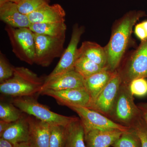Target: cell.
<instances>
[{
    "label": "cell",
    "mask_w": 147,
    "mask_h": 147,
    "mask_svg": "<svg viewBox=\"0 0 147 147\" xmlns=\"http://www.w3.org/2000/svg\"><path fill=\"white\" fill-rule=\"evenodd\" d=\"M87 147H109L114 144L124 131L116 129L85 130Z\"/></svg>",
    "instance_id": "15"
},
{
    "label": "cell",
    "mask_w": 147,
    "mask_h": 147,
    "mask_svg": "<svg viewBox=\"0 0 147 147\" xmlns=\"http://www.w3.org/2000/svg\"><path fill=\"white\" fill-rule=\"evenodd\" d=\"M39 94L51 96L60 105L67 107L81 106L88 108L91 103V98L85 88L59 91L45 90L40 92Z\"/></svg>",
    "instance_id": "11"
},
{
    "label": "cell",
    "mask_w": 147,
    "mask_h": 147,
    "mask_svg": "<svg viewBox=\"0 0 147 147\" xmlns=\"http://www.w3.org/2000/svg\"><path fill=\"white\" fill-rule=\"evenodd\" d=\"M68 108L78 114L85 130L116 129L125 131L130 128L117 123L100 113L86 107L71 106Z\"/></svg>",
    "instance_id": "8"
},
{
    "label": "cell",
    "mask_w": 147,
    "mask_h": 147,
    "mask_svg": "<svg viewBox=\"0 0 147 147\" xmlns=\"http://www.w3.org/2000/svg\"><path fill=\"white\" fill-rule=\"evenodd\" d=\"M121 84L120 76L116 70L106 86L88 108L109 118Z\"/></svg>",
    "instance_id": "10"
},
{
    "label": "cell",
    "mask_w": 147,
    "mask_h": 147,
    "mask_svg": "<svg viewBox=\"0 0 147 147\" xmlns=\"http://www.w3.org/2000/svg\"><path fill=\"white\" fill-rule=\"evenodd\" d=\"M29 28L34 33L54 37L65 36L67 26L65 22L59 23L31 24Z\"/></svg>",
    "instance_id": "20"
},
{
    "label": "cell",
    "mask_w": 147,
    "mask_h": 147,
    "mask_svg": "<svg viewBox=\"0 0 147 147\" xmlns=\"http://www.w3.org/2000/svg\"><path fill=\"white\" fill-rule=\"evenodd\" d=\"M0 19L14 28H29L31 23L28 15L21 13L17 4L7 2L0 5Z\"/></svg>",
    "instance_id": "16"
},
{
    "label": "cell",
    "mask_w": 147,
    "mask_h": 147,
    "mask_svg": "<svg viewBox=\"0 0 147 147\" xmlns=\"http://www.w3.org/2000/svg\"><path fill=\"white\" fill-rule=\"evenodd\" d=\"M137 105L141 112L142 118L147 127V103L142 102Z\"/></svg>",
    "instance_id": "31"
},
{
    "label": "cell",
    "mask_w": 147,
    "mask_h": 147,
    "mask_svg": "<svg viewBox=\"0 0 147 147\" xmlns=\"http://www.w3.org/2000/svg\"><path fill=\"white\" fill-rule=\"evenodd\" d=\"M129 88L133 95L144 96L147 94V80L138 78L131 81L128 84Z\"/></svg>",
    "instance_id": "27"
},
{
    "label": "cell",
    "mask_w": 147,
    "mask_h": 147,
    "mask_svg": "<svg viewBox=\"0 0 147 147\" xmlns=\"http://www.w3.org/2000/svg\"><path fill=\"white\" fill-rule=\"evenodd\" d=\"M12 123H9L1 120L0 121V135L3 133L10 126Z\"/></svg>",
    "instance_id": "32"
},
{
    "label": "cell",
    "mask_w": 147,
    "mask_h": 147,
    "mask_svg": "<svg viewBox=\"0 0 147 147\" xmlns=\"http://www.w3.org/2000/svg\"><path fill=\"white\" fill-rule=\"evenodd\" d=\"M79 88H85L84 79L74 69L51 78L45 77L40 92L45 90L59 91Z\"/></svg>",
    "instance_id": "12"
},
{
    "label": "cell",
    "mask_w": 147,
    "mask_h": 147,
    "mask_svg": "<svg viewBox=\"0 0 147 147\" xmlns=\"http://www.w3.org/2000/svg\"><path fill=\"white\" fill-rule=\"evenodd\" d=\"M77 56L78 58L85 57L102 67L108 69L105 48L96 42L88 41L82 42L81 47L78 49Z\"/></svg>",
    "instance_id": "19"
},
{
    "label": "cell",
    "mask_w": 147,
    "mask_h": 147,
    "mask_svg": "<svg viewBox=\"0 0 147 147\" xmlns=\"http://www.w3.org/2000/svg\"><path fill=\"white\" fill-rule=\"evenodd\" d=\"M67 129L68 137L66 147H87L84 127L80 119L73 122Z\"/></svg>",
    "instance_id": "21"
},
{
    "label": "cell",
    "mask_w": 147,
    "mask_h": 147,
    "mask_svg": "<svg viewBox=\"0 0 147 147\" xmlns=\"http://www.w3.org/2000/svg\"><path fill=\"white\" fill-rule=\"evenodd\" d=\"M114 72L106 69L84 79V88L91 98V102L106 86Z\"/></svg>",
    "instance_id": "18"
},
{
    "label": "cell",
    "mask_w": 147,
    "mask_h": 147,
    "mask_svg": "<svg viewBox=\"0 0 147 147\" xmlns=\"http://www.w3.org/2000/svg\"><path fill=\"white\" fill-rule=\"evenodd\" d=\"M113 147H142L141 140L133 128L125 131L112 145Z\"/></svg>",
    "instance_id": "25"
},
{
    "label": "cell",
    "mask_w": 147,
    "mask_h": 147,
    "mask_svg": "<svg viewBox=\"0 0 147 147\" xmlns=\"http://www.w3.org/2000/svg\"><path fill=\"white\" fill-rule=\"evenodd\" d=\"M11 102L25 114L50 125H57L67 127L79 119L76 117H67L54 113L45 105L38 102L34 96L15 98Z\"/></svg>",
    "instance_id": "4"
},
{
    "label": "cell",
    "mask_w": 147,
    "mask_h": 147,
    "mask_svg": "<svg viewBox=\"0 0 147 147\" xmlns=\"http://www.w3.org/2000/svg\"><path fill=\"white\" fill-rule=\"evenodd\" d=\"M106 69H108L102 67L83 57L78 58L74 65V69L81 74L84 79Z\"/></svg>",
    "instance_id": "22"
},
{
    "label": "cell",
    "mask_w": 147,
    "mask_h": 147,
    "mask_svg": "<svg viewBox=\"0 0 147 147\" xmlns=\"http://www.w3.org/2000/svg\"><path fill=\"white\" fill-rule=\"evenodd\" d=\"M14 68L2 53H0V83H3L13 76Z\"/></svg>",
    "instance_id": "28"
},
{
    "label": "cell",
    "mask_w": 147,
    "mask_h": 147,
    "mask_svg": "<svg viewBox=\"0 0 147 147\" xmlns=\"http://www.w3.org/2000/svg\"><path fill=\"white\" fill-rule=\"evenodd\" d=\"M50 0H21L17 4L21 13L28 15L43 6L49 4Z\"/></svg>",
    "instance_id": "26"
},
{
    "label": "cell",
    "mask_w": 147,
    "mask_h": 147,
    "mask_svg": "<svg viewBox=\"0 0 147 147\" xmlns=\"http://www.w3.org/2000/svg\"><path fill=\"white\" fill-rule=\"evenodd\" d=\"M116 70L122 84L128 85L134 79H147V40L141 42Z\"/></svg>",
    "instance_id": "6"
},
{
    "label": "cell",
    "mask_w": 147,
    "mask_h": 147,
    "mask_svg": "<svg viewBox=\"0 0 147 147\" xmlns=\"http://www.w3.org/2000/svg\"><path fill=\"white\" fill-rule=\"evenodd\" d=\"M5 30L9 38L12 51L16 57L31 65L35 63L34 33L29 28L16 29L7 25Z\"/></svg>",
    "instance_id": "5"
},
{
    "label": "cell",
    "mask_w": 147,
    "mask_h": 147,
    "mask_svg": "<svg viewBox=\"0 0 147 147\" xmlns=\"http://www.w3.org/2000/svg\"><path fill=\"white\" fill-rule=\"evenodd\" d=\"M29 133L28 116L25 115L18 121L12 123L0 137L13 145L17 143L28 142Z\"/></svg>",
    "instance_id": "17"
},
{
    "label": "cell",
    "mask_w": 147,
    "mask_h": 147,
    "mask_svg": "<svg viewBox=\"0 0 147 147\" xmlns=\"http://www.w3.org/2000/svg\"><path fill=\"white\" fill-rule=\"evenodd\" d=\"M13 145V147H31L29 142L17 143Z\"/></svg>",
    "instance_id": "34"
},
{
    "label": "cell",
    "mask_w": 147,
    "mask_h": 147,
    "mask_svg": "<svg viewBox=\"0 0 147 147\" xmlns=\"http://www.w3.org/2000/svg\"><path fill=\"white\" fill-rule=\"evenodd\" d=\"M137 132L142 143V147H147V127L142 117L131 127Z\"/></svg>",
    "instance_id": "29"
},
{
    "label": "cell",
    "mask_w": 147,
    "mask_h": 147,
    "mask_svg": "<svg viewBox=\"0 0 147 147\" xmlns=\"http://www.w3.org/2000/svg\"><path fill=\"white\" fill-rule=\"evenodd\" d=\"M67 127L50 125L49 147H66L68 137Z\"/></svg>",
    "instance_id": "23"
},
{
    "label": "cell",
    "mask_w": 147,
    "mask_h": 147,
    "mask_svg": "<svg viewBox=\"0 0 147 147\" xmlns=\"http://www.w3.org/2000/svg\"><path fill=\"white\" fill-rule=\"evenodd\" d=\"M146 16L144 11H129L115 22L110 40L104 47L109 70L114 72L118 68L129 43L133 27L140 18Z\"/></svg>",
    "instance_id": "1"
},
{
    "label": "cell",
    "mask_w": 147,
    "mask_h": 147,
    "mask_svg": "<svg viewBox=\"0 0 147 147\" xmlns=\"http://www.w3.org/2000/svg\"><path fill=\"white\" fill-rule=\"evenodd\" d=\"M36 55L35 63L47 67L56 58L61 57L65 36L54 37L34 33Z\"/></svg>",
    "instance_id": "7"
},
{
    "label": "cell",
    "mask_w": 147,
    "mask_h": 147,
    "mask_svg": "<svg viewBox=\"0 0 147 147\" xmlns=\"http://www.w3.org/2000/svg\"><path fill=\"white\" fill-rule=\"evenodd\" d=\"M25 114L12 102L1 101L0 103V119L1 120L14 122L21 118Z\"/></svg>",
    "instance_id": "24"
},
{
    "label": "cell",
    "mask_w": 147,
    "mask_h": 147,
    "mask_svg": "<svg viewBox=\"0 0 147 147\" xmlns=\"http://www.w3.org/2000/svg\"><path fill=\"white\" fill-rule=\"evenodd\" d=\"M134 32L141 42L147 40V20L137 24L134 28Z\"/></svg>",
    "instance_id": "30"
},
{
    "label": "cell",
    "mask_w": 147,
    "mask_h": 147,
    "mask_svg": "<svg viewBox=\"0 0 147 147\" xmlns=\"http://www.w3.org/2000/svg\"><path fill=\"white\" fill-rule=\"evenodd\" d=\"M21 1V0H0V5L7 2H12L18 4Z\"/></svg>",
    "instance_id": "35"
},
{
    "label": "cell",
    "mask_w": 147,
    "mask_h": 147,
    "mask_svg": "<svg viewBox=\"0 0 147 147\" xmlns=\"http://www.w3.org/2000/svg\"><path fill=\"white\" fill-rule=\"evenodd\" d=\"M142 117L128 85L121 83L109 118L123 126L132 127Z\"/></svg>",
    "instance_id": "3"
},
{
    "label": "cell",
    "mask_w": 147,
    "mask_h": 147,
    "mask_svg": "<svg viewBox=\"0 0 147 147\" xmlns=\"http://www.w3.org/2000/svg\"><path fill=\"white\" fill-rule=\"evenodd\" d=\"M0 147H13V144L10 142L3 139L0 138Z\"/></svg>",
    "instance_id": "33"
},
{
    "label": "cell",
    "mask_w": 147,
    "mask_h": 147,
    "mask_svg": "<svg viewBox=\"0 0 147 147\" xmlns=\"http://www.w3.org/2000/svg\"><path fill=\"white\" fill-rule=\"evenodd\" d=\"M44 83V78L38 77L29 69L15 67L12 77L0 84V92L14 98L34 96L39 94Z\"/></svg>",
    "instance_id": "2"
},
{
    "label": "cell",
    "mask_w": 147,
    "mask_h": 147,
    "mask_svg": "<svg viewBox=\"0 0 147 147\" xmlns=\"http://www.w3.org/2000/svg\"><path fill=\"white\" fill-rule=\"evenodd\" d=\"M29 124V142L31 147H49L50 125L48 123L28 116Z\"/></svg>",
    "instance_id": "14"
},
{
    "label": "cell",
    "mask_w": 147,
    "mask_h": 147,
    "mask_svg": "<svg viewBox=\"0 0 147 147\" xmlns=\"http://www.w3.org/2000/svg\"><path fill=\"white\" fill-rule=\"evenodd\" d=\"M66 13L59 4L43 6L28 15L31 24L59 23L65 21Z\"/></svg>",
    "instance_id": "13"
},
{
    "label": "cell",
    "mask_w": 147,
    "mask_h": 147,
    "mask_svg": "<svg viewBox=\"0 0 147 147\" xmlns=\"http://www.w3.org/2000/svg\"><path fill=\"white\" fill-rule=\"evenodd\" d=\"M84 30V26H79L77 24L74 26L68 46L64 51L56 67L46 78H51L74 69L75 63L78 58L77 46Z\"/></svg>",
    "instance_id": "9"
}]
</instances>
